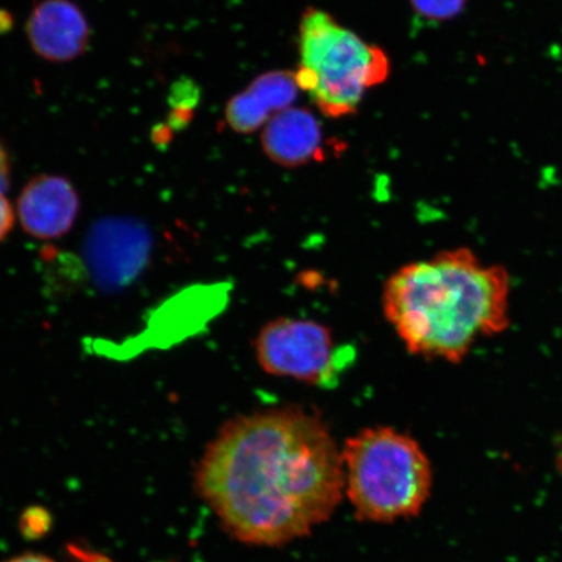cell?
I'll return each mask as SVG.
<instances>
[{
	"mask_svg": "<svg viewBox=\"0 0 562 562\" xmlns=\"http://www.w3.org/2000/svg\"><path fill=\"white\" fill-rule=\"evenodd\" d=\"M255 348L267 374L313 385H333L344 364L331 329L315 321H271L259 331Z\"/></svg>",
	"mask_w": 562,
	"mask_h": 562,
	"instance_id": "5",
	"label": "cell"
},
{
	"mask_svg": "<svg viewBox=\"0 0 562 562\" xmlns=\"http://www.w3.org/2000/svg\"><path fill=\"white\" fill-rule=\"evenodd\" d=\"M11 184V159L2 140H0V193L5 194Z\"/></svg>",
	"mask_w": 562,
	"mask_h": 562,
	"instance_id": "12",
	"label": "cell"
},
{
	"mask_svg": "<svg viewBox=\"0 0 562 562\" xmlns=\"http://www.w3.org/2000/svg\"><path fill=\"white\" fill-rule=\"evenodd\" d=\"M4 562H56L53 559L45 557V554L41 553H24L19 554L16 558H12Z\"/></svg>",
	"mask_w": 562,
	"mask_h": 562,
	"instance_id": "13",
	"label": "cell"
},
{
	"mask_svg": "<svg viewBox=\"0 0 562 562\" xmlns=\"http://www.w3.org/2000/svg\"><path fill=\"white\" fill-rule=\"evenodd\" d=\"M299 47L297 86L329 119L355 115L367 91L382 86L391 74L383 48L315 7L302 13Z\"/></svg>",
	"mask_w": 562,
	"mask_h": 562,
	"instance_id": "4",
	"label": "cell"
},
{
	"mask_svg": "<svg viewBox=\"0 0 562 562\" xmlns=\"http://www.w3.org/2000/svg\"><path fill=\"white\" fill-rule=\"evenodd\" d=\"M512 280L469 248L441 250L393 272L383 313L411 355L460 363L475 344L510 326Z\"/></svg>",
	"mask_w": 562,
	"mask_h": 562,
	"instance_id": "2",
	"label": "cell"
},
{
	"mask_svg": "<svg viewBox=\"0 0 562 562\" xmlns=\"http://www.w3.org/2000/svg\"><path fill=\"white\" fill-rule=\"evenodd\" d=\"M300 91L294 70H270L232 97L224 116L232 131L250 135L263 130L280 112L293 108Z\"/></svg>",
	"mask_w": 562,
	"mask_h": 562,
	"instance_id": "8",
	"label": "cell"
},
{
	"mask_svg": "<svg viewBox=\"0 0 562 562\" xmlns=\"http://www.w3.org/2000/svg\"><path fill=\"white\" fill-rule=\"evenodd\" d=\"M261 145L272 164L297 168L325 157V133L314 112L288 109L273 116L261 133Z\"/></svg>",
	"mask_w": 562,
	"mask_h": 562,
	"instance_id": "9",
	"label": "cell"
},
{
	"mask_svg": "<svg viewBox=\"0 0 562 562\" xmlns=\"http://www.w3.org/2000/svg\"><path fill=\"white\" fill-rule=\"evenodd\" d=\"M346 490L357 516L391 522L417 516L432 487L424 449L396 428H363L341 449Z\"/></svg>",
	"mask_w": 562,
	"mask_h": 562,
	"instance_id": "3",
	"label": "cell"
},
{
	"mask_svg": "<svg viewBox=\"0 0 562 562\" xmlns=\"http://www.w3.org/2000/svg\"><path fill=\"white\" fill-rule=\"evenodd\" d=\"M26 35L42 59L67 63L87 50L90 26L80 7L70 0H44L27 19Z\"/></svg>",
	"mask_w": 562,
	"mask_h": 562,
	"instance_id": "7",
	"label": "cell"
},
{
	"mask_svg": "<svg viewBox=\"0 0 562 562\" xmlns=\"http://www.w3.org/2000/svg\"><path fill=\"white\" fill-rule=\"evenodd\" d=\"M16 211L5 194L0 193V243H3L15 226Z\"/></svg>",
	"mask_w": 562,
	"mask_h": 562,
	"instance_id": "11",
	"label": "cell"
},
{
	"mask_svg": "<svg viewBox=\"0 0 562 562\" xmlns=\"http://www.w3.org/2000/svg\"><path fill=\"white\" fill-rule=\"evenodd\" d=\"M418 16L428 21H448L465 10L468 0H409Z\"/></svg>",
	"mask_w": 562,
	"mask_h": 562,
	"instance_id": "10",
	"label": "cell"
},
{
	"mask_svg": "<svg viewBox=\"0 0 562 562\" xmlns=\"http://www.w3.org/2000/svg\"><path fill=\"white\" fill-rule=\"evenodd\" d=\"M79 213V193L61 176H35L19 195L16 215L21 226L37 240H56L67 235Z\"/></svg>",
	"mask_w": 562,
	"mask_h": 562,
	"instance_id": "6",
	"label": "cell"
},
{
	"mask_svg": "<svg viewBox=\"0 0 562 562\" xmlns=\"http://www.w3.org/2000/svg\"><path fill=\"white\" fill-rule=\"evenodd\" d=\"M194 482L232 538L276 547L333 516L346 473L325 422L286 406L227 422L202 454Z\"/></svg>",
	"mask_w": 562,
	"mask_h": 562,
	"instance_id": "1",
	"label": "cell"
}]
</instances>
